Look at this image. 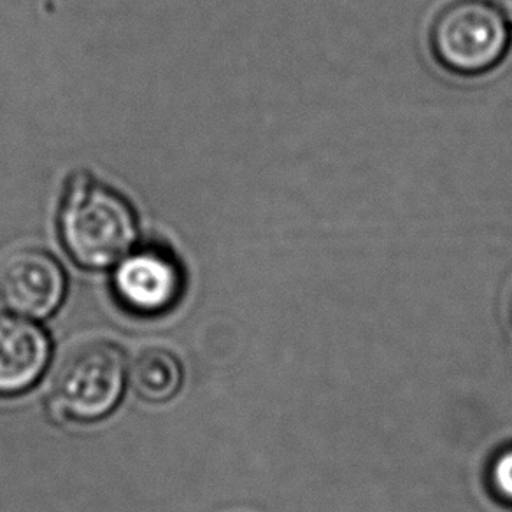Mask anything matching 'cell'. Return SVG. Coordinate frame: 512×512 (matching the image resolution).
<instances>
[{"instance_id": "6da1fadb", "label": "cell", "mask_w": 512, "mask_h": 512, "mask_svg": "<svg viewBox=\"0 0 512 512\" xmlns=\"http://www.w3.org/2000/svg\"><path fill=\"white\" fill-rule=\"evenodd\" d=\"M58 230L67 255L76 264L107 269L134 246L136 214L123 195L78 172L62 200Z\"/></svg>"}, {"instance_id": "7a4b0ae2", "label": "cell", "mask_w": 512, "mask_h": 512, "mask_svg": "<svg viewBox=\"0 0 512 512\" xmlns=\"http://www.w3.org/2000/svg\"><path fill=\"white\" fill-rule=\"evenodd\" d=\"M428 43L442 69L474 78L504 62L511 50V27L488 0H451L432 20Z\"/></svg>"}, {"instance_id": "3957f363", "label": "cell", "mask_w": 512, "mask_h": 512, "mask_svg": "<svg viewBox=\"0 0 512 512\" xmlns=\"http://www.w3.org/2000/svg\"><path fill=\"white\" fill-rule=\"evenodd\" d=\"M127 381V356L114 342H86L65 356L53 377L50 413L58 421L93 423L120 404Z\"/></svg>"}, {"instance_id": "277c9868", "label": "cell", "mask_w": 512, "mask_h": 512, "mask_svg": "<svg viewBox=\"0 0 512 512\" xmlns=\"http://www.w3.org/2000/svg\"><path fill=\"white\" fill-rule=\"evenodd\" d=\"M185 290L178 258L162 248L130 249L113 274V292L125 311L150 318L171 311Z\"/></svg>"}, {"instance_id": "5b68a950", "label": "cell", "mask_w": 512, "mask_h": 512, "mask_svg": "<svg viewBox=\"0 0 512 512\" xmlns=\"http://www.w3.org/2000/svg\"><path fill=\"white\" fill-rule=\"evenodd\" d=\"M67 278L57 258L41 249H16L0 262V302L9 311L46 320L62 306Z\"/></svg>"}, {"instance_id": "8992f818", "label": "cell", "mask_w": 512, "mask_h": 512, "mask_svg": "<svg viewBox=\"0 0 512 512\" xmlns=\"http://www.w3.org/2000/svg\"><path fill=\"white\" fill-rule=\"evenodd\" d=\"M51 349V337L39 323L0 313V397L30 390L48 369Z\"/></svg>"}, {"instance_id": "52a82bcc", "label": "cell", "mask_w": 512, "mask_h": 512, "mask_svg": "<svg viewBox=\"0 0 512 512\" xmlns=\"http://www.w3.org/2000/svg\"><path fill=\"white\" fill-rule=\"evenodd\" d=\"M130 381L141 399L160 404L179 392L183 367L167 349H144L130 367Z\"/></svg>"}, {"instance_id": "ba28073f", "label": "cell", "mask_w": 512, "mask_h": 512, "mask_svg": "<svg viewBox=\"0 0 512 512\" xmlns=\"http://www.w3.org/2000/svg\"><path fill=\"white\" fill-rule=\"evenodd\" d=\"M491 484L500 497L512 502V449L502 453L493 463Z\"/></svg>"}, {"instance_id": "9c48e42d", "label": "cell", "mask_w": 512, "mask_h": 512, "mask_svg": "<svg viewBox=\"0 0 512 512\" xmlns=\"http://www.w3.org/2000/svg\"><path fill=\"white\" fill-rule=\"evenodd\" d=\"M495 6L500 9V13L512 22V0H493Z\"/></svg>"}, {"instance_id": "30bf717a", "label": "cell", "mask_w": 512, "mask_h": 512, "mask_svg": "<svg viewBox=\"0 0 512 512\" xmlns=\"http://www.w3.org/2000/svg\"><path fill=\"white\" fill-rule=\"evenodd\" d=\"M507 311H509V318L512 321V285L509 288V295H507Z\"/></svg>"}]
</instances>
